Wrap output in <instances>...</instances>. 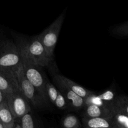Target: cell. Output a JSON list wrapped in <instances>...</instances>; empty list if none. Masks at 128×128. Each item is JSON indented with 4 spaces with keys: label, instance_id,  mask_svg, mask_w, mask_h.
<instances>
[{
    "label": "cell",
    "instance_id": "6",
    "mask_svg": "<svg viewBox=\"0 0 128 128\" xmlns=\"http://www.w3.org/2000/svg\"><path fill=\"white\" fill-rule=\"evenodd\" d=\"M6 101L16 120L31 111V104L20 91L6 95Z\"/></svg>",
    "mask_w": 128,
    "mask_h": 128
},
{
    "label": "cell",
    "instance_id": "4",
    "mask_svg": "<svg viewBox=\"0 0 128 128\" xmlns=\"http://www.w3.org/2000/svg\"><path fill=\"white\" fill-rule=\"evenodd\" d=\"M22 66L26 78L34 86L47 102H50L46 94V84L48 80L44 77L40 66L34 64L31 61L21 56Z\"/></svg>",
    "mask_w": 128,
    "mask_h": 128
},
{
    "label": "cell",
    "instance_id": "16",
    "mask_svg": "<svg viewBox=\"0 0 128 128\" xmlns=\"http://www.w3.org/2000/svg\"><path fill=\"white\" fill-rule=\"evenodd\" d=\"M18 120H20L19 124L22 128H38L36 126L33 116L31 114L30 112Z\"/></svg>",
    "mask_w": 128,
    "mask_h": 128
},
{
    "label": "cell",
    "instance_id": "22",
    "mask_svg": "<svg viewBox=\"0 0 128 128\" xmlns=\"http://www.w3.org/2000/svg\"><path fill=\"white\" fill-rule=\"evenodd\" d=\"M0 128H4V126H3V124L1 123V121H0Z\"/></svg>",
    "mask_w": 128,
    "mask_h": 128
},
{
    "label": "cell",
    "instance_id": "12",
    "mask_svg": "<svg viewBox=\"0 0 128 128\" xmlns=\"http://www.w3.org/2000/svg\"><path fill=\"white\" fill-rule=\"evenodd\" d=\"M0 121L4 128H13L16 119L9 108L6 101L0 104Z\"/></svg>",
    "mask_w": 128,
    "mask_h": 128
},
{
    "label": "cell",
    "instance_id": "23",
    "mask_svg": "<svg viewBox=\"0 0 128 128\" xmlns=\"http://www.w3.org/2000/svg\"></svg>",
    "mask_w": 128,
    "mask_h": 128
},
{
    "label": "cell",
    "instance_id": "7",
    "mask_svg": "<svg viewBox=\"0 0 128 128\" xmlns=\"http://www.w3.org/2000/svg\"><path fill=\"white\" fill-rule=\"evenodd\" d=\"M53 81L58 90L64 95V96L68 101L69 104L74 110H80L84 108L85 104L84 99L75 93L74 91L69 89L68 88H67L57 80L53 79Z\"/></svg>",
    "mask_w": 128,
    "mask_h": 128
},
{
    "label": "cell",
    "instance_id": "9",
    "mask_svg": "<svg viewBox=\"0 0 128 128\" xmlns=\"http://www.w3.org/2000/svg\"><path fill=\"white\" fill-rule=\"evenodd\" d=\"M53 79L58 81L59 82H60L62 84L66 86V87L68 88L71 90H72L75 93L78 94L79 96H80L84 99H85L86 97H88V96L91 95V94L93 93V92L82 87L81 86L79 85L78 84L72 81V80L65 77L63 75L60 74H56L54 76Z\"/></svg>",
    "mask_w": 128,
    "mask_h": 128
},
{
    "label": "cell",
    "instance_id": "2",
    "mask_svg": "<svg viewBox=\"0 0 128 128\" xmlns=\"http://www.w3.org/2000/svg\"><path fill=\"white\" fill-rule=\"evenodd\" d=\"M22 64V58L16 43L9 40L0 42V71L14 72Z\"/></svg>",
    "mask_w": 128,
    "mask_h": 128
},
{
    "label": "cell",
    "instance_id": "18",
    "mask_svg": "<svg viewBox=\"0 0 128 128\" xmlns=\"http://www.w3.org/2000/svg\"><path fill=\"white\" fill-rule=\"evenodd\" d=\"M57 108L60 110H66L68 107L69 102L64 95L59 91L57 98L53 104Z\"/></svg>",
    "mask_w": 128,
    "mask_h": 128
},
{
    "label": "cell",
    "instance_id": "20",
    "mask_svg": "<svg viewBox=\"0 0 128 128\" xmlns=\"http://www.w3.org/2000/svg\"><path fill=\"white\" fill-rule=\"evenodd\" d=\"M6 95H7L6 94H5L4 92L0 90V104L2 103L3 101H6Z\"/></svg>",
    "mask_w": 128,
    "mask_h": 128
},
{
    "label": "cell",
    "instance_id": "11",
    "mask_svg": "<svg viewBox=\"0 0 128 128\" xmlns=\"http://www.w3.org/2000/svg\"><path fill=\"white\" fill-rule=\"evenodd\" d=\"M83 117L86 118H112L113 111L106 108L94 104L86 105L84 107Z\"/></svg>",
    "mask_w": 128,
    "mask_h": 128
},
{
    "label": "cell",
    "instance_id": "21",
    "mask_svg": "<svg viewBox=\"0 0 128 128\" xmlns=\"http://www.w3.org/2000/svg\"><path fill=\"white\" fill-rule=\"evenodd\" d=\"M13 128H22V127L20 126V124L19 123H15V125Z\"/></svg>",
    "mask_w": 128,
    "mask_h": 128
},
{
    "label": "cell",
    "instance_id": "19",
    "mask_svg": "<svg viewBox=\"0 0 128 128\" xmlns=\"http://www.w3.org/2000/svg\"><path fill=\"white\" fill-rule=\"evenodd\" d=\"M112 33L119 36H128V21L114 28Z\"/></svg>",
    "mask_w": 128,
    "mask_h": 128
},
{
    "label": "cell",
    "instance_id": "13",
    "mask_svg": "<svg viewBox=\"0 0 128 128\" xmlns=\"http://www.w3.org/2000/svg\"><path fill=\"white\" fill-rule=\"evenodd\" d=\"M112 110L114 112H120L128 116V96H119L112 101Z\"/></svg>",
    "mask_w": 128,
    "mask_h": 128
},
{
    "label": "cell",
    "instance_id": "1",
    "mask_svg": "<svg viewBox=\"0 0 128 128\" xmlns=\"http://www.w3.org/2000/svg\"><path fill=\"white\" fill-rule=\"evenodd\" d=\"M16 45L21 56L26 58L40 67L51 68L52 65L53 57L49 55L38 36L30 40L18 38Z\"/></svg>",
    "mask_w": 128,
    "mask_h": 128
},
{
    "label": "cell",
    "instance_id": "5",
    "mask_svg": "<svg viewBox=\"0 0 128 128\" xmlns=\"http://www.w3.org/2000/svg\"><path fill=\"white\" fill-rule=\"evenodd\" d=\"M64 20V13H62L50 26H49V27L40 34L38 35V38L42 43V46L51 57H54V51Z\"/></svg>",
    "mask_w": 128,
    "mask_h": 128
},
{
    "label": "cell",
    "instance_id": "8",
    "mask_svg": "<svg viewBox=\"0 0 128 128\" xmlns=\"http://www.w3.org/2000/svg\"><path fill=\"white\" fill-rule=\"evenodd\" d=\"M0 90L6 94L20 91L18 81L14 72L0 71Z\"/></svg>",
    "mask_w": 128,
    "mask_h": 128
},
{
    "label": "cell",
    "instance_id": "14",
    "mask_svg": "<svg viewBox=\"0 0 128 128\" xmlns=\"http://www.w3.org/2000/svg\"><path fill=\"white\" fill-rule=\"evenodd\" d=\"M62 128H82V122L74 114H69L65 116L61 121Z\"/></svg>",
    "mask_w": 128,
    "mask_h": 128
},
{
    "label": "cell",
    "instance_id": "17",
    "mask_svg": "<svg viewBox=\"0 0 128 128\" xmlns=\"http://www.w3.org/2000/svg\"><path fill=\"white\" fill-rule=\"evenodd\" d=\"M59 90L53 84L48 81L46 84V94L47 96V99L50 102L54 104L56 98H57Z\"/></svg>",
    "mask_w": 128,
    "mask_h": 128
},
{
    "label": "cell",
    "instance_id": "15",
    "mask_svg": "<svg viewBox=\"0 0 128 128\" xmlns=\"http://www.w3.org/2000/svg\"><path fill=\"white\" fill-rule=\"evenodd\" d=\"M112 120L117 128H128V116L118 112H114Z\"/></svg>",
    "mask_w": 128,
    "mask_h": 128
},
{
    "label": "cell",
    "instance_id": "10",
    "mask_svg": "<svg viewBox=\"0 0 128 128\" xmlns=\"http://www.w3.org/2000/svg\"><path fill=\"white\" fill-rule=\"evenodd\" d=\"M83 128H116L112 118H86L82 119Z\"/></svg>",
    "mask_w": 128,
    "mask_h": 128
},
{
    "label": "cell",
    "instance_id": "3",
    "mask_svg": "<svg viewBox=\"0 0 128 128\" xmlns=\"http://www.w3.org/2000/svg\"><path fill=\"white\" fill-rule=\"evenodd\" d=\"M18 81L20 91L30 103L37 108H44L48 106L49 102L45 100L36 88L25 76L22 64L14 71Z\"/></svg>",
    "mask_w": 128,
    "mask_h": 128
}]
</instances>
